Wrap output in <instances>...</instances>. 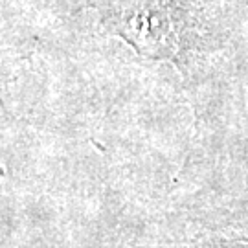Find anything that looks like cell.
<instances>
[{
	"label": "cell",
	"mask_w": 248,
	"mask_h": 248,
	"mask_svg": "<svg viewBox=\"0 0 248 248\" xmlns=\"http://www.w3.org/2000/svg\"><path fill=\"white\" fill-rule=\"evenodd\" d=\"M230 248H235V247H233V245H232V247H230Z\"/></svg>",
	"instance_id": "cell-1"
}]
</instances>
